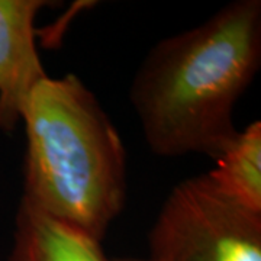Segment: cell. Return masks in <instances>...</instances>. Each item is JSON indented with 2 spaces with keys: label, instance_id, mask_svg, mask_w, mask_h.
<instances>
[{
  "label": "cell",
  "instance_id": "obj_1",
  "mask_svg": "<svg viewBox=\"0 0 261 261\" xmlns=\"http://www.w3.org/2000/svg\"><path fill=\"white\" fill-rule=\"evenodd\" d=\"M260 65V0H233L203 23L159 41L129 90L149 149L215 161L238 135L235 106Z\"/></svg>",
  "mask_w": 261,
  "mask_h": 261
},
{
  "label": "cell",
  "instance_id": "obj_2",
  "mask_svg": "<svg viewBox=\"0 0 261 261\" xmlns=\"http://www.w3.org/2000/svg\"><path fill=\"white\" fill-rule=\"evenodd\" d=\"M22 202L102 243L126 202V152L116 126L75 74L47 75L22 112Z\"/></svg>",
  "mask_w": 261,
  "mask_h": 261
},
{
  "label": "cell",
  "instance_id": "obj_3",
  "mask_svg": "<svg viewBox=\"0 0 261 261\" xmlns=\"http://www.w3.org/2000/svg\"><path fill=\"white\" fill-rule=\"evenodd\" d=\"M151 261H261V214L206 174L168 193L148 233Z\"/></svg>",
  "mask_w": 261,
  "mask_h": 261
},
{
  "label": "cell",
  "instance_id": "obj_4",
  "mask_svg": "<svg viewBox=\"0 0 261 261\" xmlns=\"http://www.w3.org/2000/svg\"><path fill=\"white\" fill-rule=\"evenodd\" d=\"M45 0H0V128L13 130L29 94L47 71L38 54L35 20Z\"/></svg>",
  "mask_w": 261,
  "mask_h": 261
},
{
  "label": "cell",
  "instance_id": "obj_5",
  "mask_svg": "<svg viewBox=\"0 0 261 261\" xmlns=\"http://www.w3.org/2000/svg\"><path fill=\"white\" fill-rule=\"evenodd\" d=\"M9 261H112L102 243L20 202Z\"/></svg>",
  "mask_w": 261,
  "mask_h": 261
},
{
  "label": "cell",
  "instance_id": "obj_6",
  "mask_svg": "<svg viewBox=\"0 0 261 261\" xmlns=\"http://www.w3.org/2000/svg\"><path fill=\"white\" fill-rule=\"evenodd\" d=\"M225 195L261 214V122L252 121L215 160L207 173Z\"/></svg>",
  "mask_w": 261,
  "mask_h": 261
},
{
  "label": "cell",
  "instance_id": "obj_7",
  "mask_svg": "<svg viewBox=\"0 0 261 261\" xmlns=\"http://www.w3.org/2000/svg\"><path fill=\"white\" fill-rule=\"evenodd\" d=\"M112 261H151L149 258H116Z\"/></svg>",
  "mask_w": 261,
  "mask_h": 261
}]
</instances>
